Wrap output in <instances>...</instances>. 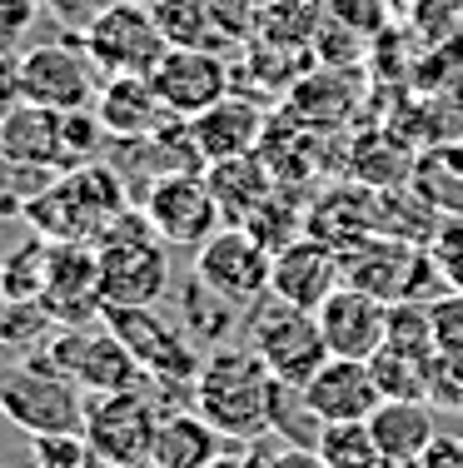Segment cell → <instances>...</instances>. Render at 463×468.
Instances as JSON below:
<instances>
[{"mask_svg":"<svg viewBox=\"0 0 463 468\" xmlns=\"http://www.w3.org/2000/svg\"><path fill=\"white\" fill-rule=\"evenodd\" d=\"M219 443H229V439L200 409H170L160 419V433H154V449H150L145 468H205L219 453Z\"/></svg>","mask_w":463,"mask_h":468,"instance_id":"cell-23","label":"cell"},{"mask_svg":"<svg viewBox=\"0 0 463 468\" xmlns=\"http://www.w3.org/2000/svg\"><path fill=\"white\" fill-rule=\"evenodd\" d=\"M80 40L105 75H150L154 65H160V55L170 50L154 10L135 5V0H105V5L85 20Z\"/></svg>","mask_w":463,"mask_h":468,"instance_id":"cell-9","label":"cell"},{"mask_svg":"<svg viewBox=\"0 0 463 468\" xmlns=\"http://www.w3.org/2000/svg\"><path fill=\"white\" fill-rule=\"evenodd\" d=\"M205 180H209V189H215V205H219V215H225V225H245L264 199L279 189L274 185V170L264 165L259 150L205 165Z\"/></svg>","mask_w":463,"mask_h":468,"instance_id":"cell-22","label":"cell"},{"mask_svg":"<svg viewBox=\"0 0 463 468\" xmlns=\"http://www.w3.org/2000/svg\"><path fill=\"white\" fill-rule=\"evenodd\" d=\"M180 329L190 334L205 349H219V344H235L239 324H245V304H235L229 294H219L215 284H205L200 274L190 270V280L180 284Z\"/></svg>","mask_w":463,"mask_h":468,"instance_id":"cell-24","label":"cell"},{"mask_svg":"<svg viewBox=\"0 0 463 468\" xmlns=\"http://www.w3.org/2000/svg\"><path fill=\"white\" fill-rule=\"evenodd\" d=\"M46 274H50V239H26L20 250H10L0 260V294L16 299H40L46 294Z\"/></svg>","mask_w":463,"mask_h":468,"instance_id":"cell-29","label":"cell"},{"mask_svg":"<svg viewBox=\"0 0 463 468\" xmlns=\"http://www.w3.org/2000/svg\"><path fill=\"white\" fill-rule=\"evenodd\" d=\"M239 449H245L249 468H329L324 453H319L314 443H279L274 433L249 439V443H239Z\"/></svg>","mask_w":463,"mask_h":468,"instance_id":"cell-34","label":"cell"},{"mask_svg":"<svg viewBox=\"0 0 463 468\" xmlns=\"http://www.w3.org/2000/svg\"><path fill=\"white\" fill-rule=\"evenodd\" d=\"M125 180L105 165H80V170H65V180L40 185V195H30L20 205L26 225L40 239H80L95 244L100 234L125 215Z\"/></svg>","mask_w":463,"mask_h":468,"instance_id":"cell-2","label":"cell"},{"mask_svg":"<svg viewBox=\"0 0 463 468\" xmlns=\"http://www.w3.org/2000/svg\"><path fill=\"white\" fill-rule=\"evenodd\" d=\"M145 219L154 225L164 244H180V250H200V244L225 225L215 205V189H209L205 170H160L140 199Z\"/></svg>","mask_w":463,"mask_h":468,"instance_id":"cell-10","label":"cell"},{"mask_svg":"<svg viewBox=\"0 0 463 468\" xmlns=\"http://www.w3.org/2000/svg\"><path fill=\"white\" fill-rule=\"evenodd\" d=\"M294 394H300L304 414L314 423H354V419H369L384 404L374 364L369 359H339V354H329Z\"/></svg>","mask_w":463,"mask_h":468,"instance_id":"cell-13","label":"cell"},{"mask_svg":"<svg viewBox=\"0 0 463 468\" xmlns=\"http://www.w3.org/2000/svg\"><path fill=\"white\" fill-rule=\"evenodd\" d=\"M90 468H120V463H100V459H95V463H90Z\"/></svg>","mask_w":463,"mask_h":468,"instance_id":"cell-43","label":"cell"},{"mask_svg":"<svg viewBox=\"0 0 463 468\" xmlns=\"http://www.w3.org/2000/svg\"><path fill=\"white\" fill-rule=\"evenodd\" d=\"M105 324L125 339V349L135 354V364L145 369V384H160L154 399L160 409H195V378H200V344L190 339L180 324L154 314V304H110Z\"/></svg>","mask_w":463,"mask_h":468,"instance_id":"cell-3","label":"cell"},{"mask_svg":"<svg viewBox=\"0 0 463 468\" xmlns=\"http://www.w3.org/2000/svg\"><path fill=\"white\" fill-rule=\"evenodd\" d=\"M344 284V260H339L334 244L300 234L284 250H274V270H269V294L289 299V304L319 309L334 289Z\"/></svg>","mask_w":463,"mask_h":468,"instance_id":"cell-15","label":"cell"},{"mask_svg":"<svg viewBox=\"0 0 463 468\" xmlns=\"http://www.w3.org/2000/svg\"><path fill=\"white\" fill-rule=\"evenodd\" d=\"M20 85L30 105L46 110H90L105 85V70L90 60L85 40H46L20 55Z\"/></svg>","mask_w":463,"mask_h":468,"instance_id":"cell-11","label":"cell"},{"mask_svg":"<svg viewBox=\"0 0 463 468\" xmlns=\"http://www.w3.org/2000/svg\"><path fill=\"white\" fill-rule=\"evenodd\" d=\"M245 339H249V349L269 364V374L289 388H300L304 378L329 359L324 329H319V309L289 304V299H279V294H259L255 304L245 309Z\"/></svg>","mask_w":463,"mask_h":468,"instance_id":"cell-5","label":"cell"},{"mask_svg":"<svg viewBox=\"0 0 463 468\" xmlns=\"http://www.w3.org/2000/svg\"><path fill=\"white\" fill-rule=\"evenodd\" d=\"M160 399L140 388H110V394H90L85 399V443L100 463H120V468H145L154 433H160Z\"/></svg>","mask_w":463,"mask_h":468,"instance_id":"cell-7","label":"cell"},{"mask_svg":"<svg viewBox=\"0 0 463 468\" xmlns=\"http://www.w3.org/2000/svg\"><path fill=\"white\" fill-rule=\"evenodd\" d=\"M20 100H26V85H20V55L0 50V115L16 110Z\"/></svg>","mask_w":463,"mask_h":468,"instance_id":"cell-39","label":"cell"},{"mask_svg":"<svg viewBox=\"0 0 463 468\" xmlns=\"http://www.w3.org/2000/svg\"><path fill=\"white\" fill-rule=\"evenodd\" d=\"M314 449L324 453L329 468H384L379 443H374V433H369V419H354V423H319Z\"/></svg>","mask_w":463,"mask_h":468,"instance_id":"cell-27","label":"cell"},{"mask_svg":"<svg viewBox=\"0 0 463 468\" xmlns=\"http://www.w3.org/2000/svg\"><path fill=\"white\" fill-rule=\"evenodd\" d=\"M284 394L289 384L269 374L249 344H219L205 349L200 378H195V409L225 433L229 443L264 439L284 423Z\"/></svg>","mask_w":463,"mask_h":468,"instance_id":"cell-1","label":"cell"},{"mask_svg":"<svg viewBox=\"0 0 463 468\" xmlns=\"http://www.w3.org/2000/svg\"><path fill=\"white\" fill-rule=\"evenodd\" d=\"M95 115H100L105 135L120 144H145L174 120L150 75H105L100 95H95Z\"/></svg>","mask_w":463,"mask_h":468,"instance_id":"cell-17","label":"cell"},{"mask_svg":"<svg viewBox=\"0 0 463 468\" xmlns=\"http://www.w3.org/2000/svg\"><path fill=\"white\" fill-rule=\"evenodd\" d=\"M55 334V319L40 299L0 294V349H40Z\"/></svg>","mask_w":463,"mask_h":468,"instance_id":"cell-28","label":"cell"},{"mask_svg":"<svg viewBox=\"0 0 463 468\" xmlns=\"http://www.w3.org/2000/svg\"><path fill=\"white\" fill-rule=\"evenodd\" d=\"M424 468H458V439L454 433H434V443L424 449Z\"/></svg>","mask_w":463,"mask_h":468,"instance_id":"cell-40","label":"cell"},{"mask_svg":"<svg viewBox=\"0 0 463 468\" xmlns=\"http://www.w3.org/2000/svg\"><path fill=\"white\" fill-rule=\"evenodd\" d=\"M458 468H463V439H458Z\"/></svg>","mask_w":463,"mask_h":468,"instance_id":"cell-45","label":"cell"},{"mask_svg":"<svg viewBox=\"0 0 463 468\" xmlns=\"http://www.w3.org/2000/svg\"><path fill=\"white\" fill-rule=\"evenodd\" d=\"M0 160L10 170H60V110L20 100L0 115Z\"/></svg>","mask_w":463,"mask_h":468,"instance_id":"cell-19","label":"cell"},{"mask_svg":"<svg viewBox=\"0 0 463 468\" xmlns=\"http://www.w3.org/2000/svg\"><path fill=\"white\" fill-rule=\"evenodd\" d=\"M0 414L20 433H60L85 423V399L70 374H60L46 354H30L16 369H0Z\"/></svg>","mask_w":463,"mask_h":468,"instance_id":"cell-6","label":"cell"},{"mask_svg":"<svg viewBox=\"0 0 463 468\" xmlns=\"http://www.w3.org/2000/svg\"><path fill=\"white\" fill-rule=\"evenodd\" d=\"M205 468H249V463H245V449H239V453H225V449H219Z\"/></svg>","mask_w":463,"mask_h":468,"instance_id":"cell-41","label":"cell"},{"mask_svg":"<svg viewBox=\"0 0 463 468\" xmlns=\"http://www.w3.org/2000/svg\"><path fill=\"white\" fill-rule=\"evenodd\" d=\"M384 349L414 354V359H434V309L414 304V299H394L389 304V334H384Z\"/></svg>","mask_w":463,"mask_h":468,"instance_id":"cell-30","label":"cell"},{"mask_svg":"<svg viewBox=\"0 0 463 468\" xmlns=\"http://www.w3.org/2000/svg\"><path fill=\"white\" fill-rule=\"evenodd\" d=\"M190 135H195V150H200L205 165L229 160V154H249L264 140V110L239 95H225L190 120Z\"/></svg>","mask_w":463,"mask_h":468,"instance_id":"cell-20","label":"cell"},{"mask_svg":"<svg viewBox=\"0 0 463 468\" xmlns=\"http://www.w3.org/2000/svg\"><path fill=\"white\" fill-rule=\"evenodd\" d=\"M434 254V264L444 270L448 289H463V215H444L434 229V239L424 244Z\"/></svg>","mask_w":463,"mask_h":468,"instance_id":"cell-35","label":"cell"},{"mask_svg":"<svg viewBox=\"0 0 463 468\" xmlns=\"http://www.w3.org/2000/svg\"><path fill=\"white\" fill-rule=\"evenodd\" d=\"M245 229L274 254V250H284L289 239H300V234H304V209L289 205V199H279V189H274V195L264 199L255 215L245 219Z\"/></svg>","mask_w":463,"mask_h":468,"instance_id":"cell-32","label":"cell"},{"mask_svg":"<svg viewBox=\"0 0 463 468\" xmlns=\"http://www.w3.org/2000/svg\"><path fill=\"white\" fill-rule=\"evenodd\" d=\"M95 453L85 443V429L30 433V468H90Z\"/></svg>","mask_w":463,"mask_h":468,"instance_id":"cell-33","label":"cell"},{"mask_svg":"<svg viewBox=\"0 0 463 468\" xmlns=\"http://www.w3.org/2000/svg\"><path fill=\"white\" fill-rule=\"evenodd\" d=\"M389 468H424V463H418V459H414V463H389Z\"/></svg>","mask_w":463,"mask_h":468,"instance_id":"cell-42","label":"cell"},{"mask_svg":"<svg viewBox=\"0 0 463 468\" xmlns=\"http://www.w3.org/2000/svg\"><path fill=\"white\" fill-rule=\"evenodd\" d=\"M369 433H374V443H379L384 468L414 463V459H424V449L434 443L438 419H434V409H428V399H384L369 414Z\"/></svg>","mask_w":463,"mask_h":468,"instance_id":"cell-21","label":"cell"},{"mask_svg":"<svg viewBox=\"0 0 463 468\" xmlns=\"http://www.w3.org/2000/svg\"><path fill=\"white\" fill-rule=\"evenodd\" d=\"M319 329H324L329 354H339V359H374L384 349V334H389V304L363 294L354 284H339L319 304Z\"/></svg>","mask_w":463,"mask_h":468,"instance_id":"cell-16","label":"cell"},{"mask_svg":"<svg viewBox=\"0 0 463 468\" xmlns=\"http://www.w3.org/2000/svg\"><path fill=\"white\" fill-rule=\"evenodd\" d=\"M304 234L334 244L339 254L354 250L359 239L379 234V189L374 185H334L304 209Z\"/></svg>","mask_w":463,"mask_h":468,"instance_id":"cell-18","label":"cell"},{"mask_svg":"<svg viewBox=\"0 0 463 468\" xmlns=\"http://www.w3.org/2000/svg\"><path fill=\"white\" fill-rule=\"evenodd\" d=\"M154 20H160V30H164L170 46L219 50V36H225L209 0H160V5H154Z\"/></svg>","mask_w":463,"mask_h":468,"instance_id":"cell-26","label":"cell"},{"mask_svg":"<svg viewBox=\"0 0 463 468\" xmlns=\"http://www.w3.org/2000/svg\"><path fill=\"white\" fill-rule=\"evenodd\" d=\"M95 260H100V299L110 304H160L170 289V260H164V239L154 234L145 209H125V215L95 239Z\"/></svg>","mask_w":463,"mask_h":468,"instance_id":"cell-4","label":"cell"},{"mask_svg":"<svg viewBox=\"0 0 463 468\" xmlns=\"http://www.w3.org/2000/svg\"><path fill=\"white\" fill-rule=\"evenodd\" d=\"M135 5H150V10H154V5H160V0H135Z\"/></svg>","mask_w":463,"mask_h":468,"instance_id":"cell-44","label":"cell"},{"mask_svg":"<svg viewBox=\"0 0 463 468\" xmlns=\"http://www.w3.org/2000/svg\"><path fill=\"white\" fill-rule=\"evenodd\" d=\"M150 80H154V90H160L170 115L195 120L200 110H209L215 100L229 95V65L219 60V50L170 46L160 55V65L150 70Z\"/></svg>","mask_w":463,"mask_h":468,"instance_id":"cell-14","label":"cell"},{"mask_svg":"<svg viewBox=\"0 0 463 468\" xmlns=\"http://www.w3.org/2000/svg\"><path fill=\"white\" fill-rule=\"evenodd\" d=\"M195 274L205 284H215L219 294H229L235 304H255L259 294H269V270H274V254L249 234L245 225H225L215 229L209 239L195 250Z\"/></svg>","mask_w":463,"mask_h":468,"instance_id":"cell-12","label":"cell"},{"mask_svg":"<svg viewBox=\"0 0 463 468\" xmlns=\"http://www.w3.org/2000/svg\"><path fill=\"white\" fill-rule=\"evenodd\" d=\"M374 378H379L384 399H428V364L434 359H414L399 349H379L374 354Z\"/></svg>","mask_w":463,"mask_h":468,"instance_id":"cell-31","label":"cell"},{"mask_svg":"<svg viewBox=\"0 0 463 468\" xmlns=\"http://www.w3.org/2000/svg\"><path fill=\"white\" fill-rule=\"evenodd\" d=\"M428 404L463 414V359L458 354H434V364H428Z\"/></svg>","mask_w":463,"mask_h":468,"instance_id":"cell-36","label":"cell"},{"mask_svg":"<svg viewBox=\"0 0 463 468\" xmlns=\"http://www.w3.org/2000/svg\"><path fill=\"white\" fill-rule=\"evenodd\" d=\"M36 20V0H0V50H10V40H20Z\"/></svg>","mask_w":463,"mask_h":468,"instance_id":"cell-38","label":"cell"},{"mask_svg":"<svg viewBox=\"0 0 463 468\" xmlns=\"http://www.w3.org/2000/svg\"><path fill=\"white\" fill-rule=\"evenodd\" d=\"M428 309H434V344H438V354H458V359H463V289H444Z\"/></svg>","mask_w":463,"mask_h":468,"instance_id":"cell-37","label":"cell"},{"mask_svg":"<svg viewBox=\"0 0 463 468\" xmlns=\"http://www.w3.org/2000/svg\"><path fill=\"white\" fill-rule=\"evenodd\" d=\"M444 219V209L424 195L418 185H389L379 189V229L394 234V239H409V244H428Z\"/></svg>","mask_w":463,"mask_h":468,"instance_id":"cell-25","label":"cell"},{"mask_svg":"<svg viewBox=\"0 0 463 468\" xmlns=\"http://www.w3.org/2000/svg\"><path fill=\"white\" fill-rule=\"evenodd\" d=\"M40 354H46L60 374H70L80 388H90V394L145 384V369H140L135 354L125 349V339L105 324V314L90 319V324H55V334L40 344Z\"/></svg>","mask_w":463,"mask_h":468,"instance_id":"cell-8","label":"cell"}]
</instances>
